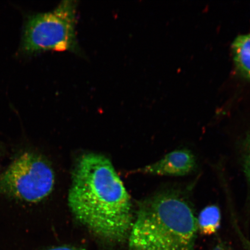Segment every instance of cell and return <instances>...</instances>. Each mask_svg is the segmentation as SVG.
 I'll use <instances>...</instances> for the list:
<instances>
[{
	"instance_id": "7a4b0ae2",
	"label": "cell",
	"mask_w": 250,
	"mask_h": 250,
	"mask_svg": "<svg viewBox=\"0 0 250 250\" xmlns=\"http://www.w3.org/2000/svg\"><path fill=\"white\" fill-rule=\"evenodd\" d=\"M197 217L188 200L168 190L139 205L128 241L129 250H197Z\"/></svg>"
},
{
	"instance_id": "3957f363",
	"label": "cell",
	"mask_w": 250,
	"mask_h": 250,
	"mask_svg": "<svg viewBox=\"0 0 250 250\" xmlns=\"http://www.w3.org/2000/svg\"><path fill=\"white\" fill-rule=\"evenodd\" d=\"M77 2L66 0L54 10L30 16L25 23L21 48L27 54L42 51L81 52L76 34Z\"/></svg>"
},
{
	"instance_id": "5b68a950",
	"label": "cell",
	"mask_w": 250,
	"mask_h": 250,
	"mask_svg": "<svg viewBox=\"0 0 250 250\" xmlns=\"http://www.w3.org/2000/svg\"><path fill=\"white\" fill-rule=\"evenodd\" d=\"M196 167L194 154L184 148L175 150L158 161L139 170L140 173L158 176H184L189 174Z\"/></svg>"
},
{
	"instance_id": "30bf717a",
	"label": "cell",
	"mask_w": 250,
	"mask_h": 250,
	"mask_svg": "<svg viewBox=\"0 0 250 250\" xmlns=\"http://www.w3.org/2000/svg\"><path fill=\"white\" fill-rule=\"evenodd\" d=\"M211 250H233V249L227 242L220 240Z\"/></svg>"
},
{
	"instance_id": "277c9868",
	"label": "cell",
	"mask_w": 250,
	"mask_h": 250,
	"mask_svg": "<svg viewBox=\"0 0 250 250\" xmlns=\"http://www.w3.org/2000/svg\"><path fill=\"white\" fill-rule=\"evenodd\" d=\"M55 174L42 155L25 151L16 158L0 176V195L15 201L37 203L54 189Z\"/></svg>"
},
{
	"instance_id": "8992f818",
	"label": "cell",
	"mask_w": 250,
	"mask_h": 250,
	"mask_svg": "<svg viewBox=\"0 0 250 250\" xmlns=\"http://www.w3.org/2000/svg\"><path fill=\"white\" fill-rule=\"evenodd\" d=\"M232 54L237 70L250 79V34H244L234 40Z\"/></svg>"
},
{
	"instance_id": "ba28073f",
	"label": "cell",
	"mask_w": 250,
	"mask_h": 250,
	"mask_svg": "<svg viewBox=\"0 0 250 250\" xmlns=\"http://www.w3.org/2000/svg\"><path fill=\"white\" fill-rule=\"evenodd\" d=\"M241 152L243 169L250 187V132L243 141Z\"/></svg>"
},
{
	"instance_id": "6da1fadb",
	"label": "cell",
	"mask_w": 250,
	"mask_h": 250,
	"mask_svg": "<svg viewBox=\"0 0 250 250\" xmlns=\"http://www.w3.org/2000/svg\"><path fill=\"white\" fill-rule=\"evenodd\" d=\"M68 202L76 220L99 238L115 243L128 239L134 222L130 196L105 156L88 153L78 159Z\"/></svg>"
},
{
	"instance_id": "52a82bcc",
	"label": "cell",
	"mask_w": 250,
	"mask_h": 250,
	"mask_svg": "<svg viewBox=\"0 0 250 250\" xmlns=\"http://www.w3.org/2000/svg\"><path fill=\"white\" fill-rule=\"evenodd\" d=\"M221 214L217 205L208 206L200 212L197 218L198 233L211 236L217 232L221 226Z\"/></svg>"
},
{
	"instance_id": "8fae6325",
	"label": "cell",
	"mask_w": 250,
	"mask_h": 250,
	"mask_svg": "<svg viewBox=\"0 0 250 250\" xmlns=\"http://www.w3.org/2000/svg\"><path fill=\"white\" fill-rule=\"evenodd\" d=\"M47 250H81L79 249L70 246H59L56 248H51Z\"/></svg>"
},
{
	"instance_id": "9c48e42d",
	"label": "cell",
	"mask_w": 250,
	"mask_h": 250,
	"mask_svg": "<svg viewBox=\"0 0 250 250\" xmlns=\"http://www.w3.org/2000/svg\"><path fill=\"white\" fill-rule=\"evenodd\" d=\"M234 223H235V222H234ZM234 227L244 248H245L246 250H250V240L248 238H246L245 235H244L242 231L240 230L238 226H237L236 223H234Z\"/></svg>"
}]
</instances>
